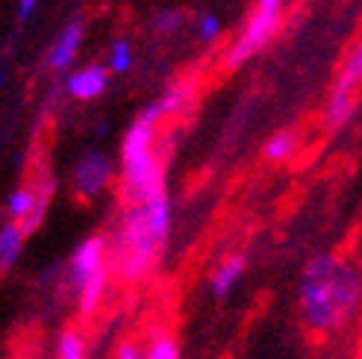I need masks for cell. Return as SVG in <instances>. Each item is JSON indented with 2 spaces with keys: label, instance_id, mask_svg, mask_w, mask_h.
I'll list each match as a JSON object with an SVG mask.
<instances>
[{
  "label": "cell",
  "instance_id": "obj_1",
  "mask_svg": "<svg viewBox=\"0 0 362 359\" xmlns=\"http://www.w3.org/2000/svg\"><path fill=\"white\" fill-rule=\"evenodd\" d=\"M298 315L313 336L351 330L362 315V265L345 254H315L298 283Z\"/></svg>",
  "mask_w": 362,
  "mask_h": 359
},
{
  "label": "cell",
  "instance_id": "obj_2",
  "mask_svg": "<svg viewBox=\"0 0 362 359\" xmlns=\"http://www.w3.org/2000/svg\"><path fill=\"white\" fill-rule=\"evenodd\" d=\"M156 124L136 118L121 141V192L127 206H141L165 192V168L153 148Z\"/></svg>",
  "mask_w": 362,
  "mask_h": 359
},
{
  "label": "cell",
  "instance_id": "obj_3",
  "mask_svg": "<svg viewBox=\"0 0 362 359\" xmlns=\"http://www.w3.org/2000/svg\"><path fill=\"white\" fill-rule=\"evenodd\" d=\"M162 247L165 242L151 227L144 206H127L115 227V239L110 242V265L124 283H139L148 277Z\"/></svg>",
  "mask_w": 362,
  "mask_h": 359
},
{
  "label": "cell",
  "instance_id": "obj_4",
  "mask_svg": "<svg viewBox=\"0 0 362 359\" xmlns=\"http://www.w3.org/2000/svg\"><path fill=\"white\" fill-rule=\"evenodd\" d=\"M106 277H110V242L103 236L83 239L71 254V286L83 315H92L100 307Z\"/></svg>",
  "mask_w": 362,
  "mask_h": 359
},
{
  "label": "cell",
  "instance_id": "obj_5",
  "mask_svg": "<svg viewBox=\"0 0 362 359\" xmlns=\"http://www.w3.org/2000/svg\"><path fill=\"white\" fill-rule=\"evenodd\" d=\"M359 92H362V42H356L339 65L330 95L324 100V127L327 130L345 127L359 106Z\"/></svg>",
  "mask_w": 362,
  "mask_h": 359
},
{
  "label": "cell",
  "instance_id": "obj_6",
  "mask_svg": "<svg viewBox=\"0 0 362 359\" xmlns=\"http://www.w3.org/2000/svg\"><path fill=\"white\" fill-rule=\"evenodd\" d=\"M280 21H283V4H257V9H253L247 18V24L236 35V42L230 45L224 65L233 71V68L245 65L247 59H253L277 35Z\"/></svg>",
  "mask_w": 362,
  "mask_h": 359
},
{
  "label": "cell",
  "instance_id": "obj_7",
  "mask_svg": "<svg viewBox=\"0 0 362 359\" xmlns=\"http://www.w3.org/2000/svg\"><path fill=\"white\" fill-rule=\"evenodd\" d=\"M112 180V165L100 151H86L74 165V186L83 197L100 194Z\"/></svg>",
  "mask_w": 362,
  "mask_h": 359
},
{
  "label": "cell",
  "instance_id": "obj_8",
  "mask_svg": "<svg viewBox=\"0 0 362 359\" xmlns=\"http://www.w3.org/2000/svg\"><path fill=\"white\" fill-rule=\"evenodd\" d=\"M106 86H110V68H103V65H86L74 71L65 83L68 95L74 100H95L106 92Z\"/></svg>",
  "mask_w": 362,
  "mask_h": 359
},
{
  "label": "cell",
  "instance_id": "obj_9",
  "mask_svg": "<svg viewBox=\"0 0 362 359\" xmlns=\"http://www.w3.org/2000/svg\"><path fill=\"white\" fill-rule=\"evenodd\" d=\"M245 271H247V257H245V254H230V257H224L218 265L212 268V274H209V289H212V295L218 298V300L230 298L233 289H236V286L242 283Z\"/></svg>",
  "mask_w": 362,
  "mask_h": 359
},
{
  "label": "cell",
  "instance_id": "obj_10",
  "mask_svg": "<svg viewBox=\"0 0 362 359\" xmlns=\"http://www.w3.org/2000/svg\"><path fill=\"white\" fill-rule=\"evenodd\" d=\"M300 145H303L300 130H295V127H283V130H277V133H271V136H268V141L262 145V156L268 159V163L283 165V163H292V159L298 156Z\"/></svg>",
  "mask_w": 362,
  "mask_h": 359
},
{
  "label": "cell",
  "instance_id": "obj_11",
  "mask_svg": "<svg viewBox=\"0 0 362 359\" xmlns=\"http://www.w3.org/2000/svg\"><path fill=\"white\" fill-rule=\"evenodd\" d=\"M83 42V21H71L62 33H59V39L53 42L50 53H47V65L53 71H65L71 65V59L77 57V47Z\"/></svg>",
  "mask_w": 362,
  "mask_h": 359
},
{
  "label": "cell",
  "instance_id": "obj_12",
  "mask_svg": "<svg viewBox=\"0 0 362 359\" xmlns=\"http://www.w3.org/2000/svg\"><path fill=\"white\" fill-rule=\"evenodd\" d=\"M24 239L27 236H24L21 224H15V221L0 224V274L12 271V265L18 262V257H21Z\"/></svg>",
  "mask_w": 362,
  "mask_h": 359
},
{
  "label": "cell",
  "instance_id": "obj_13",
  "mask_svg": "<svg viewBox=\"0 0 362 359\" xmlns=\"http://www.w3.org/2000/svg\"><path fill=\"white\" fill-rule=\"evenodd\" d=\"M110 74H127L133 68V47L127 39H118L112 47H110Z\"/></svg>",
  "mask_w": 362,
  "mask_h": 359
},
{
  "label": "cell",
  "instance_id": "obj_14",
  "mask_svg": "<svg viewBox=\"0 0 362 359\" xmlns=\"http://www.w3.org/2000/svg\"><path fill=\"white\" fill-rule=\"evenodd\" d=\"M144 359H180V345H177V339L168 336V333H162L156 336L151 348L144 351Z\"/></svg>",
  "mask_w": 362,
  "mask_h": 359
},
{
  "label": "cell",
  "instance_id": "obj_15",
  "mask_svg": "<svg viewBox=\"0 0 362 359\" xmlns=\"http://www.w3.org/2000/svg\"><path fill=\"white\" fill-rule=\"evenodd\" d=\"M59 359H86V342L80 330H65L59 336Z\"/></svg>",
  "mask_w": 362,
  "mask_h": 359
},
{
  "label": "cell",
  "instance_id": "obj_16",
  "mask_svg": "<svg viewBox=\"0 0 362 359\" xmlns=\"http://www.w3.org/2000/svg\"><path fill=\"white\" fill-rule=\"evenodd\" d=\"M218 35H221V18L215 12H204L201 18H197V39H201L204 45H212Z\"/></svg>",
  "mask_w": 362,
  "mask_h": 359
},
{
  "label": "cell",
  "instance_id": "obj_17",
  "mask_svg": "<svg viewBox=\"0 0 362 359\" xmlns=\"http://www.w3.org/2000/svg\"><path fill=\"white\" fill-rule=\"evenodd\" d=\"M180 24H183V12H180V9H168V12L156 15V30L159 33H174Z\"/></svg>",
  "mask_w": 362,
  "mask_h": 359
},
{
  "label": "cell",
  "instance_id": "obj_18",
  "mask_svg": "<svg viewBox=\"0 0 362 359\" xmlns=\"http://www.w3.org/2000/svg\"><path fill=\"white\" fill-rule=\"evenodd\" d=\"M115 359H144V353L136 342H121L115 351Z\"/></svg>",
  "mask_w": 362,
  "mask_h": 359
},
{
  "label": "cell",
  "instance_id": "obj_19",
  "mask_svg": "<svg viewBox=\"0 0 362 359\" xmlns=\"http://www.w3.org/2000/svg\"><path fill=\"white\" fill-rule=\"evenodd\" d=\"M35 6H39V0H18V18H30L35 12Z\"/></svg>",
  "mask_w": 362,
  "mask_h": 359
},
{
  "label": "cell",
  "instance_id": "obj_20",
  "mask_svg": "<svg viewBox=\"0 0 362 359\" xmlns=\"http://www.w3.org/2000/svg\"><path fill=\"white\" fill-rule=\"evenodd\" d=\"M257 4H283V0H257Z\"/></svg>",
  "mask_w": 362,
  "mask_h": 359
}]
</instances>
